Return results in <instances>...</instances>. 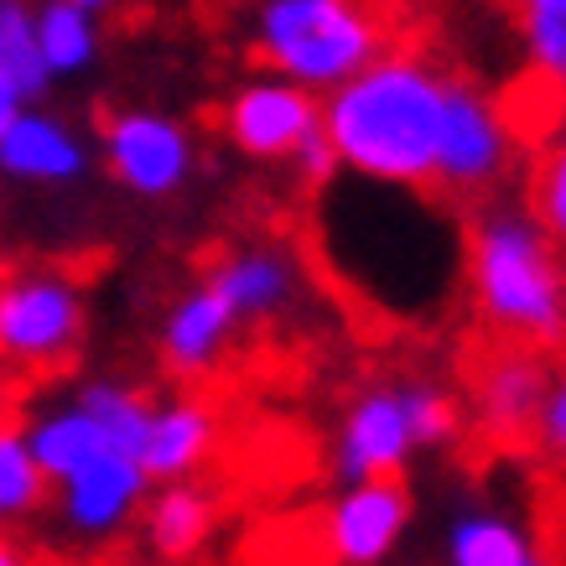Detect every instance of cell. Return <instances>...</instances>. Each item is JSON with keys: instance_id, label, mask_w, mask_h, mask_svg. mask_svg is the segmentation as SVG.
I'll return each mask as SVG.
<instances>
[{"instance_id": "cell-18", "label": "cell", "mask_w": 566, "mask_h": 566, "mask_svg": "<svg viewBox=\"0 0 566 566\" xmlns=\"http://www.w3.org/2000/svg\"><path fill=\"white\" fill-rule=\"evenodd\" d=\"M32 442V452H36V463H42V473L48 479H69V473H78V468L88 463V458H99L104 447V431H99V421L84 411V406H73V411H57V416H48V421H36V431L27 437Z\"/></svg>"}, {"instance_id": "cell-9", "label": "cell", "mask_w": 566, "mask_h": 566, "mask_svg": "<svg viewBox=\"0 0 566 566\" xmlns=\"http://www.w3.org/2000/svg\"><path fill=\"white\" fill-rule=\"evenodd\" d=\"M416 452L421 447L411 437L406 390L400 385H375L344 411V427H338V442H333V468H338L344 483L390 479V473H406Z\"/></svg>"}, {"instance_id": "cell-12", "label": "cell", "mask_w": 566, "mask_h": 566, "mask_svg": "<svg viewBox=\"0 0 566 566\" xmlns=\"http://www.w3.org/2000/svg\"><path fill=\"white\" fill-rule=\"evenodd\" d=\"M234 327H240L234 307H229L208 281H198L172 307L167 327H161V359H167V369H177V375H208V369L219 364V354Z\"/></svg>"}, {"instance_id": "cell-28", "label": "cell", "mask_w": 566, "mask_h": 566, "mask_svg": "<svg viewBox=\"0 0 566 566\" xmlns=\"http://www.w3.org/2000/svg\"><path fill=\"white\" fill-rule=\"evenodd\" d=\"M21 99H27V94L17 88V78L0 69V130H6V125H11V120L21 115Z\"/></svg>"}, {"instance_id": "cell-25", "label": "cell", "mask_w": 566, "mask_h": 566, "mask_svg": "<svg viewBox=\"0 0 566 566\" xmlns=\"http://www.w3.org/2000/svg\"><path fill=\"white\" fill-rule=\"evenodd\" d=\"M531 213L541 219L551 240L566 250V136L551 140L546 156L535 161V177H531Z\"/></svg>"}, {"instance_id": "cell-8", "label": "cell", "mask_w": 566, "mask_h": 566, "mask_svg": "<svg viewBox=\"0 0 566 566\" xmlns=\"http://www.w3.org/2000/svg\"><path fill=\"white\" fill-rule=\"evenodd\" d=\"M546 385H551L546 354L531 344L504 338V344L489 348V354L473 364V385H468L473 421H479L489 437H499V442L531 437L535 411H541V400H546Z\"/></svg>"}, {"instance_id": "cell-29", "label": "cell", "mask_w": 566, "mask_h": 566, "mask_svg": "<svg viewBox=\"0 0 566 566\" xmlns=\"http://www.w3.org/2000/svg\"><path fill=\"white\" fill-rule=\"evenodd\" d=\"M11 562H21L17 546H11V541H0V566H11Z\"/></svg>"}, {"instance_id": "cell-7", "label": "cell", "mask_w": 566, "mask_h": 566, "mask_svg": "<svg viewBox=\"0 0 566 566\" xmlns=\"http://www.w3.org/2000/svg\"><path fill=\"white\" fill-rule=\"evenodd\" d=\"M323 125V99L312 88L292 84V78H255L244 84L229 109H223V130L255 161H292V151Z\"/></svg>"}, {"instance_id": "cell-21", "label": "cell", "mask_w": 566, "mask_h": 566, "mask_svg": "<svg viewBox=\"0 0 566 566\" xmlns=\"http://www.w3.org/2000/svg\"><path fill=\"white\" fill-rule=\"evenodd\" d=\"M36 42H42V57H48L52 73H78L88 69L94 57V27H88V11L73 6V0H48L36 11Z\"/></svg>"}, {"instance_id": "cell-15", "label": "cell", "mask_w": 566, "mask_h": 566, "mask_svg": "<svg viewBox=\"0 0 566 566\" xmlns=\"http://www.w3.org/2000/svg\"><path fill=\"white\" fill-rule=\"evenodd\" d=\"M442 562L447 566H535L541 541H535L520 520L504 510H463L442 535Z\"/></svg>"}, {"instance_id": "cell-11", "label": "cell", "mask_w": 566, "mask_h": 566, "mask_svg": "<svg viewBox=\"0 0 566 566\" xmlns=\"http://www.w3.org/2000/svg\"><path fill=\"white\" fill-rule=\"evenodd\" d=\"M146 483H151V473L140 468L136 452L104 447L99 458H88L78 473L63 479V515L78 535H109L130 520Z\"/></svg>"}, {"instance_id": "cell-22", "label": "cell", "mask_w": 566, "mask_h": 566, "mask_svg": "<svg viewBox=\"0 0 566 566\" xmlns=\"http://www.w3.org/2000/svg\"><path fill=\"white\" fill-rule=\"evenodd\" d=\"M48 494V473L36 463L32 442L17 427H0V520L32 515Z\"/></svg>"}, {"instance_id": "cell-17", "label": "cell", "mask_w": 566, "mask_h": 566, "mask_svg": "<svg viewBox=\"0 0 566 566\" xmlns=\"http://www.w3.org/2000/svg\"><path fill=\"white\" fill-rule=\"evenodd\" d=\"M208 535H213V499L203 489H188L182 479H167V489L146 510L151 551L167 556V562H188V556H198L208 546Z\"/></svg>"}, {"instance_id": "cell-20", "label": "cell", "mask_w": 566, "mask_h": 566, "mask_svg": "<svg viewBox=\"0 0 566 566\" xmlns=\"http://www.w3.org/2000/svg\"><path fill=\"white\" fill-rule=\"evenodd\" d=\"M0 69L17 78V88L27 99H36L52 78L42 42H36V17L21 0H0Z\"/></svg>"}, {"instance_id": "cell-2", "label": "cell", "mask_w": 566, "mask_h": 566, "mask_svg": "<svg viewBox=\"0 0 566 566\" xmlns=\"http://www.w3.org/2000/svg\"><path fill=\"white\" fill-rule=\"evenodd\" d=\"M468 296L499 338L531 348L566 344V271L562 244L531 208L494 203L468 229Z\"/></svg>"}, {"instance_id": "cell-13", "label": "cell", "mask_w": 566, "mask_h": 566, "mask_svg": "<svg viewBox=\"0 0 566 566\" xmlns=\"http://www.w3.org/2000/svg\"><path fill=\"white\" fill-rule=\"evenodd\" d=\"M203 281L234 307L240 323L275 317V312L296 296V265H292V255H281V250H240V255H223Z\"/></svg>"}, {"instance_id": "cell-14", "label": "cell", "mask_w": 566, "mask_h": 566, "mask_svg": "<svg viewBox=\"0 0 566 566\" xmlns=\"http://www.w3.org/2000/svg\"><path fill=\"white\" fill-rule=\"evenodd\" d=\"M213 437H219V421H213L203 400H172V406L151 411L140 468L151 479H188L192 468L213 452Z\"/></svg>"}, {"instance_id": "cell-30", "label": "cell", "mask_w": 566, "mask_h": 566, "mask_svg": "<svg viewBox=\"0 0 566 566\" xmlns=\"http://www.w3.org/2000/svg\"><path fill=\"white\" fill-rule=\"evenodd\" d=\"M73 6H84V11H104L109 0H73Z\"/></svg>"}, {"instance_id": "cell-26", "label": "cell", "mask_w": 566, "mask_h": 566, "mask_svg": "<svg viewBox=\"0 0 566 566\" xmlns=\"http://www.w3.org/2000/svg\"><path fill=\"white\" fill-rule=\"evenodd\" d=\"M531 437L541 442V452L566 458V375H551L546 400H541V411H535Z\"/></svg>"}, {"instance_id": "cell-23", "label": "cell", "mask_w": 566, "mask_h": 566, "mask_svg": "<svg viewBox=\"0 0 566 566\" xmlns=\"http://www.w3.org/2000/svg\"><path fill=\"white\" fill-rule=\"evenodd\" d=\"M94 421H99L104 442L120 447V452H136L146 447V427H151V411L156 406H146L136 390H120V385H94V390H84V400H78Z\"/></svg>"}, {"instance_id": "cell-4", "label": "cell", "mask_w": 566, "mask_h": 566, "mask_svg": "<svg viewBox=\"0 0 566 566\" xmlns=\"http://www.w3.org/2000/svg\"><path fill=\"white\" fill-rule=\"evenodd\" d=\"M84 344V296L69 275L27 271L0 281V354L36 369L69 364Z\"/></svg>"}, {"instance_id": "cell-5", "label": "cell", "mask_w": 566, "mask_h": 566, "mask_svg": "<svg viewBox=\"0 0 566 566\" xmlns=\"http://www.w3.org/2000/svg\"><path fill=\"white\" fill-rule=\"evenodd\" d=\"M406 531H411V489L400 483V473H390V479L344 483V494L327 504L323 525H317V541H323L327 562L379 566L395 556Z\"/></svg>"}, {"instance_id": "cell-1", "label": "cell", "mask_w": 566, "mask_h": 566, "mask_svg": "<svg viewBox=\"0 0 566 566\" xmlns=\"http://www.w3.org/2000/svg\"><path fill=\"white\" fill-rule=\"evenodd\" d=\"M452 73L421 52H379L323 99L338 167L375 188H431Z\"/></svg>"}, {"instance_id": "cell-10", "label": "cell", "mask_w": 566, "mask_h": 566, "mask_svg": "<svg viewBox=\"0 0 566 566\" xmlns=\"http://www.w3.org/2000/svg\"><path fill=\"white\" fill-rule=\"evenodd\" d=\"M104 156H109V172L140 198H167L192 172L188 130L151 109H130L104 125Z\"/></svg>"}, {"instance_id": "cell-27", "label": "cell", "mask_w": 566, "mask_h": 566, "mask_svg": "<svg viewBox=\"0 0 566 566\" xmlns=\"http://www.w3.org/2000/svg\"><path fill=\"white\" fill-rule=\"evenodd\" d=\"M292 161H296V172L307 177L312 188H327L333 177L344 172V167H338V151H333V140H327L323 125H317V130H312V136L302 140V146H296Z\"/></svg>"}, {"instance_id": "cell-6", "label": "cell", "mask_w": 566, "mask_h": 566, "mask_svg": "<svg viewBox=\"0 0 566 566\" xmlns=\"http://www.w3.org/2000/svg\"><path fill=\"white\" fill-rule=\"evenodd\" d=\"M504 167H510V125L499 115V104L463 78H452L431 182L442 192H483L504 177Z\"/></svg>"}, {"instance_id": "cell-3", "label": "cell", "mask_w": 566, "mask_h": 566, "mask_svg": "<svg viewBox=\"0 0 566 566\" xmlns=\"http://www.w3.org/2000/svg\"><path fill=\"white\" fill-rule=\"evenodd\" d=\"M385 52V27L364 0H260L255 57L292 84L327 94Z\"/></svg>"}, {"instance_id": "cell-19", "label": "cell", "mask_w": 566, "mask_h": 566, "mask_svg": "<svg viewBox=\"0 0 566 566\" xmlns=\"http://www.w3.org/2000/svg\"><path fill=\"white\" fill-rule=\"evenodd\" d=\"M515 32L535 78L566 94V0H515Z\"/></svg>"}, {"instance_id": "cell-16", "label": "cell", "mask_w": 566, "mask_h": 566, "mask_svg": "<svg viewBox=\"0 0 566 566\" xmlns=\"http://www.w3.org/2000/svg\"><path fill=\"white\" fill-rule=\"evenodd\" d=\"M0 167L36 182H69L84 172V146L48 115H17L0 130Z\"/></svg>"}, {"instance_id": "cell-24", "label": "cell", "mask_w": 566, "mask_h": 566, "mask_svg": "<svg viewBox=\"0 0 566 566\" xmlns=\"http://www.w3.org/2000/svg\"><path fill=\"white\" fill-rule=\"evenodd\" d=\"M400 390H406V416H411V437L421 452H437V447L458 442V431H463L458 395L442 390V385H427V379H411Z\"/></svg>"}]
</instances>
